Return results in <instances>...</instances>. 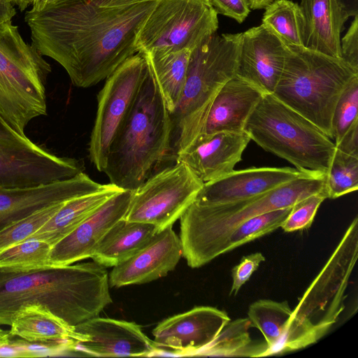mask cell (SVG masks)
Returning <instances> with one entry per match:
<instances>
[{
	"instance_id": "1",
	"label": "cell",
	"mask_w": 358,
	"mask_h": 358,
	"mask_svg": "<svg viewBox=\"0 0 358 358\" xmlns=\"http://www.w3.org/2000/svg\"><path fill=\"white\" fill-rule=\"evenodd\" d=\"M160 0H52L26 13L31 45L78 87L107 78L137 51L138 34Z\"/></svg>"
},
{
	"instance_id": "2",
	"label": "cell",
	"mask_w": 358,
	"mask_h": 358,
	"mask_svg": "<svg viewBox=\"0 0 358 358\" xmlns=\"http://www.w3.org/2000/svg\"><path fill=\"white\" fill-rule=\"evenodd\" d=\"M93 262L30 270L0 268V325L23 306L47 307L69 326L99 316L112 303L108 273Z\"/></svg>"
},
{
	"instance_id": "3",
	"label": "cell",
	"mask_w": 358,
	"mask_h": 358,
	"mask_svg": "<svg viewBox=\"0 0 358 358\" xmlns=\"http://www.w3.org/2000/svg\"><path fill=\"white\" fill-rule=\"evenodd\" d=\"M171 136L170 112L148 68L110 146L103 172L110 183L123 190L137 189L170 150Z\"/></svg>"
},
{
	"instance_id": "4",
	"label": "cell",
	"mask_w": 358,
	"mask_h": 358,
	"mask_svg": "<svg viewBox=\"0 0 358 358\" xmlns=\"http://www.w3.org/2000/svg\"><path fill=\"white\" fill-rule=\"evenodd\" d=\"M326 175H305L264 194L231 203L203 205L194 201L180 217L182 256L191 268L217 257L228 235L248 220L292 206L314 194L326 192Z\"/></svg>"
},
{
	"instance_id": "5",
	"label": "cell",
	"mask_w": 358,
	"mask_h": 358,
	"mask_svg": "<svg viewBox=\"0 0 358 358\" xmlns=\"http://www.w3.org/2000/svg\"><path fill=\"white\" fill-rule=\"evenodd\" d=\"M357 256L358 218L355 217L299 299L284 333L264 357L306 348L329 332L345 308V293Z\"/></svg>"
},
{
	"instance_id": "6",
	"label": "cell",
	"mask_w": 358,
	"mask_h": 358,
	"mask_svg": "<svg viewBox=\"0 0 358 358\" xmlns=\"http://www.w3.org/2000/svg\"><path fill=\"white\" fill-rule=\"evenodd\" d=\"M287 45L289 51L272 94L333 139L336 105L350 82L358 76V69L343 59Z\"/></svg>"
},
{
	"instance_id": "7",
	"label": "cell",
	"mask_w": 358,
	"mask_h": 358,
	"mask_svg": "<svg viewBox=\"0 0 358 358\" xmlns=\"http://www.w3.org/2000/svg\"><path fill=\"white\" fill-rule=\"evenodd\" d=\"M241 43V33H215L191 51L180 100L170 113L176 153L201 134L214 98L236 74Z\"/></svg>"
},
{
	"instance_id": "8",
	"label": "cell",
	"mask_w": 358,
	"mask_h": 358,
	"mask_svg": "<svg viewBox=\"0 0 358 358\" xmlns=\"http://www.w3.org/2000/svg\"><path fill=\"white\" fill-rule=\"evenodd\" d=\"M244 131L264 150L308 174L326 175L336 151L332 139L272 94L263 95Z\"/></svg>"
},
{
	"instance_id": "9",
	"label": "cell",
	"mask_w": 358,
	"mask_h": 358,
	"mask_svg": "<svg viewBox=\"0 0 358 358\" xmlns=\"http://www.w3.org/2000/svg\"><path fill=\"white\" fill-rule=\"evenodd\" d=\"M50 72L17 26L0 24V116L18 133L25 134L33 119L47 114L45 85Z\"/></svg>"
},
{
	"instance_id": "10",
	"label": "cell",
	"mask_w": 358,
	"mask_h": 358,
	"mask_svg": "<svg viewBox=\"0 0 358 358\" xmlns=\"http://www.w3.org/2000/svg\"><path fill=\"white\" fill-rule=\"evenodd\" d=\"M210 0H160L138 34L137 51L193 50L218 29Z\"/></svg>"
},
{
	"instance_id": "11",
	"label": "cell",
	"mask_w": 358,
	"mask_h": 358,
	"mask_svg": "<svg viewBox=\"0 0 358 358\" xmlns=\"http://www.w3.org/2000/svg\"><path fill=\"white\" fill-rule=\"evenodd\" d=\"M83 170L80 161L52 153L16 131L0 116V189L65 180Z\"/></svg>"
},
{
	"instance_id": "12",
	"label": "cell",
	"mask_w": 358,
	"mask_h": 358,
	"mask_svg": "<svg viewBox=\"0 0 358 358\" xmlns=\"http://www.w3.org/2000/svg\"><path fill=\"white\" fill-rule=\"evenodd\" d=\"M203 185L186 164L176 162L133 192L124 219L152 224L159 231L172 227L195 201Z\"/></svg>"
},
{
	"instance_id": "13",
	"label": "cell",
	"mask_w": 358,
	"mask_h": 358,
	"mask_svg": "<svg viewBox=\"0 0 358 358\" xmlns=\"http://www.w3.org/2000/svg\"><path fill=\"white\" fill-rule=\"evenodd\" d=\"M148 73L147 62L143 55L138 52L106 78L99 92L89 146L90 159L99 171L103 172L111 143Z\"/></svg>"
},
{
	"instance_id": "14",
	"label": "cell",
	"mask_w": 358,
	"mask_h": 358,
	"mask_svg": "<svg viewBox=\"0 0 358 358\" xmlns=\"http://www.w3.org/2000/svg\"><path fill=\"white\" fill-rule=\"evenodd\" d=\"M231 321L227 312L211 306L194 308L160 322L152 331L160 352L197 356Z\"/></svg>"
},
{
	"instance_id": "15",
	"label": "cell",
	"mask_w": 358,
	"mask_h": 358,
	"mask_svg": "<svg viewBox=\"0 0 358 358\" xmlns=\"http://www.w3.org/2000/svg\"><path fill=\"white\" fill-rule=\"evenodd\" d=\"M133 191L122 190L102 203L76 229L55 243L49 264L61 266L91 258L97 245L119 220L124 217Z\"/></svg>"
},
{
	"instance_id": "16",
	"label": "cell",
	"mask_w": 358,
	"mask_h": 358,
	"mask_svg": "<svg viewBox=\"0 0 358 358\" xmlns=\"http://www.w3.org/2000/svg\"><path fill=\"white\" fill-rule=\"evenodd\" d=\"M288 45L275 34L261 24L241 33V43L236 71L264 94H273L282 75Z\"/></svg>"
},
{
	"instance_id": "17",
	"label": "cell",
	"mask_w": 358,
	"mask_h": 358,
	"mask_svg": "<svg viewBox=\"0 0 358 358\" xmlns=\"http://www.w3.org/2000/svg\"><path fill=\"white\" fill-rule=\"evenodd\" d=\"M106 186L84 172L59 182L34 187L0 189V231L45 208L91 194Z\"/></svg>"
},
{
	"instance_id": "18",
	"label": "cell",
	"mask_w": 358,
	"mask_h": 358,
	"mask_svg": "<svg viewBox=\"0 0 358 358\" xmlns=\"http://www.w3.org/2000/svg\"><path fill=\"white\" fill-rule=\"evenodd\" d=\"M88 337L78 342L76 351L94 357H150L159 354L154 342L133 322L99 316L75 327Z\"/></svg>"
},
{
	"instance_id": "19",
	"label": "cell",
	"mask_w": 358,
	"mask_h": 358,
	"mask_svg": "<svg viewBox=\"0 0 358 358\" xmlns=\"http://www.w3.org/2000/svg\"><path fill=\"white\" fill-rule=\"evenodd\" d=\"M250 141L245 131L200 134L176 153V162L186 164L204 182L234 171Z\"/></svg>"
},
{
	"instance_id": "20",
	"label": "cell",
	"mask_w": 358,
	"mask_h": 358,
	"mask_svg": "<svg viewBox=\"0 0 358 358\" xmlns=\"http://www.w3.org/2000/svg\"><path fill=\"white\" fill-rule=\"evenodd\" d=\"M182 256L180 237L169 227L134 256L114 266L108 275L109 285L121 287L155 280L173 271Z\"/></svg>"
},
{
	"instance_id": "21",
	"label": "cell",
	"mask_w": 358,
	"mask_h": 358,
	"mask_svg": "<svg viewBox=\"0 0 358 358\" xmlns=\"http://www.w3.org/2000/svg\"><path fill=\"white\" fill-rule=\"evenodd\" d=\"M305 175L311 174L290 167H253L234 171L220 178L204 182L194 201L203 205H216L244 200L264 194Z\"/></svg>"
},
{
	"instance_id": "22",
	"label": "cell",
	"mask_w": 358,
	"mask_h": 358,
	"mask_svg": "<svg viewBox=\"0 0 358 358\" xmlns=\"http://www.w3.org/2000/svg\"><path fill=\"white\" fill-rule=\"evenodd\" d=\"M263 95L256 87L235 75L214 98L200 134L244 131L247 120Z\"/></svg>"
},
{
	"instance_id": "23",
	"label": "cell",
	"mask_w": 358,
	"mask_h": 358,
	"mask_svg": "<svg viewBox=\"0 0 358 358\" xmlns=\"http://www.w3.org/2000/svg\"><path fill=\"white\" fill-rule=\"evenodd\" d=\"M305 26V47L342 59L341 34L348 19L339 0H301Z\"/></svg>"
},
{
	"instance_id": "24",
	"label": "cell",
	"mask_w": 358,
	"mask_h": 358,
	"mask_svg": "<svg viewBox=\"0 0 358 358\" xmlns=\"http://www.w3.org/2000/svg\"><path fill=\"white\" fill-rule=\"evenodd\" d=\"M159 232L152 224L122 218L104 236L91 258L104 267H114L134 256Z\"/></svg>"
},
{
	"instance_id": "25",
	"label": "cell",
	"mask_w": 358,
	"mask_h": 358,
	"mask_svg": "<svg viewBox=\"0 0 358 358\" xmlns=\"http://www.w3.org/2000/svg\"><path fill=\"white\" fill-rule=\"evenodd\" d=\"M10 326L11 337L17 336L28 341L74 340L81 342L88 339L47 307L38 303L20 308Z\"/></svg>"
},
{
	"instance_id": "26",
	"label": "cell",
	"mask_w": 358,
	"mask_h": 358,
	"mask_svg": "<svg viewBox=\"0 0 358 358\" xmlns=\"http://www.w3.org/2000/svg\"><path fill=\"white\" fill-rule=\"evenodd\" d=\"M123 189L110 183L96 192L66 201L55 214L30 238L52 246L76 229L110 197Z\"/></svg>"
},
{
	"instance_id": "27",
	"label": "cell",
	"mask_w": 358,
	"mask_h": 358,
	"mask_svg": "<svg viewBox=\"0 0 358 358\" xmlns=\"http://www.w3.org/2000/svg\"><path fill=\"white\" fill-rule=\"evenodd\" d=\"M189 50L141 52L161 90L170 113L176 107L186 80Z\"/></svg>"
},
{
	"instance_id": "28",
	"label": "cell",
	"mask_w": 358,
	"mask_h": 358,
	"mask_svg": "<svg viewBox=\"0 0 358 358\" xmlns=\"http://www.w3.org/2000/svg\"><path fill=\"white\" fill-rule=\"evenodd\" d=\"M251 327L248 318L230 321L197 356L262 357L268 349L267 344L252 340L249 333Z\"/></svg>"
},
{
	"instance_id": "29",
	"label": "cell",
	"mask_w": 358,
	"mask_h": 358,
	"mask_svg": "<svg viewBox=\"0 0 358 358\" xmlns=\"http://www.w3.org/2000/svg\"><path fill=\"white\" fill-rule=\"evenodd\" d=\"M262 24L287 45L305 47V20L298 3L275 0L265 8Z\"/></svg>"
},
{
	"instance_id": "30",
	"label": "cell",
	"mask_w": 358,
	"mask_h": 358,
	"mask_svg": "<svg viewBox=\"0 0 358 358\" xmlns=\"http://www.w3.org/2000/svg\"><path fill=\"white\" fill-rule=\"evenodd\" d=\"M292 311L286 301L278 302L260 299L249 306L248 318L251 327L257 328L262 334L268 349L284 333Z\"/></svg>"
},
{
	"instance_id": "31",
	"label": "cell",
	"mask_w": 358,
	"mask_h": 358,
	"mask_svg": "<svg viewBox=\"0 0 358 358\" xmlns=\"http://www.w3.org/2000/svg\"><path fill=\"white\" fill-rule=\"evenodd\" d=\"M291 207L267 212L248 220L234 229L219 247L217 257L280 227Z\"/></svg>"
},
{
	"instance_id": "32",
	"label": "cell",
	"mask_w": 358,
	"mask_h": 358,
	"mask_svg": "<svg viewBox=\"0 0 358 358\" xmlns=\"http://www.w3.org/2000/svg\"><path fill=\"white\" fill-rule=\"evenodd\" d=\"M51 248L43 240L27 238L0 251V268L30 270L48 266Z\"/></svg>"
},
{
	"instance_id": "33",
	"label": "cell",
	"mask_w": 358,
	"mask_h": 358,
	"mask_svg": "<svg viewBox=\"0 0 358 358\" xmlns=\"http://www.w3.org/2000/svg\"><path fill=\"white\" fill-rule=\"evenodd\" d=\"M327 198L336 199L358 188V157L346 154L336 148L326 174Z\"/></svg>"
},
{
	"instance_id": "34",
	"label": "cell",
	"mask_w": 358,
	"mask_h": 358,
	"mask_svg": "<svg viewBox=\"0 0 358 358\" xmlns=\"http://www.w3.org/2000/svg\"><path fill=\"white\" fill-rule=\"evenodd\" d=\"M65 202L38 210L2 229L0 231V251L31 237Z\"/></svg>"
},
{
	"instance_id": "35",
	"label": "cell",
	"mask_w": 358,
	"mask_h": 358,
	"mask_svg": "<svg viewBox=\"0 0 358 358\" xmlns=\"http://www.w3.org/2000/svg\"><path fill=\"white\" fill-rule=\"evenodd\" d=\"M356 123H358V76L350 82L336 105L332 120L335 145Z\"/></svg>"
},
{
	"instance_id": "36",
	"label": "cell",
	"mask_w": 358,
	"mask_h": 358,
	"mask_svg": "<svg viewBox=\"0 0 358 358\" xmlns=\"http://www.w3.org/2000/svg\"><path fill=\"white\" fill-rule=\"evenodd\" d=\"M327 199L326 192L310 195L295 203L280 228L286 232L308 229L312 225L321 203Z\"/></svg>"
},
{
	"instance_id": "37",
	"label": "cell",
	"mask_w": 358,
	"mask_h": 358,
	"mask_svg": "<svg viewBox=\"0 0 358 358\" xmlns=\"http://www.w3.org/2000/svg\"><path fill=\"white\" fill-rule=\"evenodd\" d=\"M264 261L265 257L260 252L243 257L239 264L231 270L232 285L229 294L236 295L241 287L249 280L252 273Z\"/></svg>"
},
{
	"instance_id": "38",
	"label": "cell",
	"mask_w": 358,
	"mask_h": 358,
	"mask_svg": "<svg viewBox=\"0 0 358 358\" xmlns=\"http://www.w3.org/2000/svg\"><path fill=\"white\" fill-rule=\"evenodd\" d=\"M342 59L358 69V15L349 27L347 33L341 38Z\"/></svg>"
},
{
	"instance_id": "39",
	"label": "cell",
	"mask_w": 358,
	"mask_h": 358,
	"mask_svg": "<svg viewBox=\"0 0 358 358\" xmlns=\"http://www.w3.org/2000/svg\"><path fill=\"white\" fill-rule=\"evenodd\" d=\"M217 14L231 17L242 23L248 16L250 8L247 0H210Z\"/></svg>"
},
{
	"instance_id": "40",
	"label": "cell",
	"mask_w": 358,
	"mask_h": 358,
	"mask_svg": "<svg viewBox=\"0 0 358 358\" xmlns=\"http://www.w3.org/2000/svg\"><path fill=\"white\" fill-rule=\"evenodd\" d=\"M336 148L346 154L358 157V123L347 131Z\"/></svg>"
},
{
	"instance_id": "41",
	"label": "cell",
	"mask_w": 358,
	"mask_h": 358,
	"mask_svg": "<svg viewBox=\"0 0 358 358\" xmlns=\"http://www.w3.org/2000/svg\"><path fill=\"white\" fill-rule=\"evenodd\" d=\"M11 0H0V24L11 21L16 10Z\"/></svg>"
},
{
	"instance_id": "42",
	"label": "cell",
	"mask_w": 358,
	"mask_h": 358,
	"mask_svg": "<svg viewBox=\"0 0 358 358\" xmlns=\"http://www.w3.org/2000/svg\"><path fill=\"white\" fill-rule=\"evenodd\" d=\"M339 1L348 18L358 15V0H339Z\"/></svg>"
},
{
	"instance_id": "43",
	"label": "cell",
	"mask_w": 358,
	"mask_h": 358,
	"mask_svg": "<svg viewBox=\"0 0 358 358\" xmlns=\"http://www.w3.org/2000/svg\"><path fill=\"white\" fill-rule=\"evenodd\" d=\"M250 8L252 10L265 8L275 0H247Z\"/></svg>"
},
{
	"instance_id": "44",
	"label": "cell",
	"mask_w": 358,
	"mask_h": 358,
	"mask_svg": "<svg viewBox=\"0 0 358 358\" xmlns=\"http://www.w3.org/2000/svg\"><path fill=\"white\" fill-rule=\"evenodd\" d=\"M10 337L11 336L9 331H6L0 328V345L10 343Z\"/></svg>"
},
{
	"instance_id": "45",
	"label": "cell",
	"mask_w": 358,
	"mask_h": 358,
	"mask_svg": "<svg viewBox=\"0 0 358 358\" xmlns=\"http://www.w3.org/2000/svg\"><path fill=\"white\" fill-rule=\"evenodd\" d=\"M20 10H25L30 4L32 3V0H11Z\"/></svg>"
},
{
	"instance_id": "46",
	"label": "cell",
	"mask_w": 358,
	"mask_h": 358,
	"mask_svg": "<svg viewBox=\"0 0 358 358\" xmlns=\"http://www.w3.org/2000/svg\"><path fill=\"white\" fill-rule=\"evenodd\" d=\"M52 0H32V6L33 7H37L40 6L45 3H48Z\"/></svg>"
}]
</instances>
